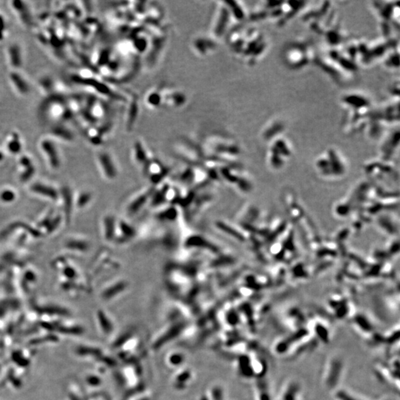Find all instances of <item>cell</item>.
Returning a JSON list of instances; mask_svg holds the SVG:
<instances>
[{
	"label": "cell",
	"instance_id": "6da1fadb",
	"mask_svg": "<svg viewBox=\"0 0 400 400\" xmlns=\"http://www.w3.org/2000/svg\"><path fill=\"white\" fill-rule=\"evenodd\" d=\"M39 145L51 167L53 169H58L61 165V160L55 139L51 137L50 135H46L40 139Z\"/></svg>",
	"mask_w": 400,
	"mask_h": 400
},
{
	"label": "cell",
	"instance_id": "7a4b0ae2",
	"mask_svg": "<svg viewBox=\"0 0 400 400\" xmlns=\"http://www.w3.org/2000/svg\"><path fill=\"white\" fill-rule=\"evenodd\" d=\"M343 361L340 357L334 356L328 361L325 370V383L328 388H333L342 378L343 373Z\"/></svg>",
	"mask_w": 400,
	"mask_h": 400
},
{
	"label": "cell",
	"instance_id": "3957f363",
	"mask_svg": "<svg viewBox=\"0 0 400 400\" xmlns=\"http://www.w3.org/2000/svg\"><path fill=\"white\" fill-rule=\"evenodd\" d=\"M290 49L286 51L287 63L291 65L290 66H295L297 68L305 66L308 64L309 60L308 49L306 46L302 43H297L290 46Z\"/></svg>",
	"mask_w": 400,
	"mask_h": 400
},
{
	"label": "cell",
	"instance_id": "277c9868",
	"mask_svg": "<svg viewBox=\"0 0 400 400\" xmlns=\"http://www.w3.org/2000/svg\"><path fill=\"white\" fill-rule=\"evenodd\" d=\"M8 78H9L11 86L12 87L17 95L20 96V97H26L30 94L31 91H32V86H31V84L27 77H25L24 74L21 71H9Z\"/></svg>",
	"mask_w": 400,
	"mask_h": 400
},
{
	"label": "cell",
	"instance_id": "5b68a950",
	"mask_svg": "<svg viewBox=\"0 0 400 400\" xmlns=\"http://www.w3.org/2000/svg\"><path fill=\"white\" fill-rule=\"evenodd\" d=\"M6 57L10 71H20L24 63V55L21 45L17 42H13L7 46Z\"/></svg>",
	"mask_w": 400,
	"mask_h": 400
},
{
	"label": "cell",
	"instance_id": "8992f818",
	"mask_svg": "<svg viewBox=\"0 0 400 400\" xmlns=\"http://www.w3.org/2000/svg\"><path fill=\"white\" fill-rule=\"evenodd\" d=\"M46 109L43 111L50 119L54 121H63L69 117L71 111L69 107H67L64 102L60 100H52L48 102Z\"/></svg>",
	"mask_w": 400,
	"mask_h": 400
},
{
	"label": "cell",
	"instance_id": "52a82bcc",
	"mask_svg": "<svg viewBox=\"0 0 400 400\" xmlns=\"http://www.w3.org/2000/svg\"><path fill=\"white\" fill-rule=\"evenodd\" d=\"M302 386L299 381L292 379L283 386L279 400H301Z\"/></svg>",
	"mask_w": 400,
	"mask_h": 400
},
{
	"label": "cell",
	"instance_id": "ba28073f",
	"mask_svg": "<svg viewBox=\"0 0 400 400\" xmlns=\"http://www.w3.org/2000/svg\"><path fill=\"white\" fill-rule=\"evenodd\" d=\"M23 140L20 132L11 131L7 133L5 139V147L11 154H18L23 149Z\"/></svg>",
	"mask_w": 400,
	"mask_h": 400
},
{
	"label": "cell",
	"instance_id": "9c48e42d",
	"mask_svg": "<svg viewBox=\"0 0 400 400\" xmlns=\"http://www.w3.org/2000/svg\"><path fill=\"white\" fill-rule=\"evenodd\" d=\"M12 10L16 13L17 17L25 26L32 25V16L29 7L25 5L24 2L15 1L11 3Z\"/></svg>",
	"mask_w": 400,
	"mask_h": 400
},
{
	"label": "cell",
	"instance_id": "30bf717a",
	"mask_svg": "<svg viewBox=\"0 0 400 400\" xmlns=\"http://www.w3.org/2000/svg\"><path fill=\"white\" fill-rule=\"evenodd\" d=\"M49 135H50L51 137L54 138V139H58L60 140L66 141V142L72 141L74 136L72 131L69 128H66L65 125H60V124L53 127Z\"/></svg>",
	"mask_w": 400,
	"mask_h": 400
},
{
	"label": "cell",
	"instance_id": "8fae6325",
	"mask_svg": "<svg viewBox=\"0 0 400 400\" xmlns=\"http://www.w3.org/2000/svg\"><path fill=\"white\" fill-rule=\"evenodd\" d=\"M20 164L24 167L25 170L21 175V179L23 181H27L33 176L35 169H34L32 159L29 156L23 155L20 157Z\"/></svg>",
	"mask_w": 400,
	"mask_h": 400
},
{
	"label": "cell",
	"instance_id": "7c38bea8",
	"mask_svg": "<svg viewBox=\"0 0 400 400\" xmlns=\"http://www.w3.org/2000/svg\"><path fill=\"white\" fill-rule=\"evenodd\" d=\"M32 191L35 192L38 194L43 195V196L51 198L52 199H56L58 197V194H57V192L56 191L55 189L41 183L34 184L32 187Z\"/></svg>",
	"mask_w": 400,
	"mask_h": 400
},
{
	"label": "cell",
	"instance_id": "4fadbf2b",
	"mask_svg": "<svg viewBox=\"0 0 400 400\" xmlns=\"http://www.w3.org/2000/svg\"><path fill=\"white\" fill-rule=\"evenodd\" d=\"M99 160H100L101 167L103 169L105 175L108 177H114L115 171H114V167L112 162H111V157H109L107 153H101L99 156Z\"/></svg>",
	"mask_w": 400,
	"mask_h": 400
},
{
	"label": "cell",
	"instance_id": "5bb4252c",
	"mask_svg": "<svg viewBox=\"0 0 400 400\" xmlns=\"http://www.w3.org/2000/svg\"><path fill=\"white\" fill-rule=\"evenodd\" d=\"M40 85L42 90L46 94L51 92L55 87L54 80L49 77H45L40 82Z\"/></svg>",
	"mask_w": 400,
	"mask_h": 400
},
{
	"label": "cell",
	"instance_id": "9a60e30c",
	"mask_svg": "<svg viewBox=\"0 0 400 400\" xmlns=\"http://www.w3.org/2000/svg\"><path fill=\"white\" fill-rule=\"evenodd\" d=\"M66 246L72 250L85 251L88 249V244L80 240H71L67 243Z\"/></svg>",
	"mask_w": 400,
	"mask_h": 400
},
{
	"label": "cell",
	"instance_id": "2e32d148",
	"mask_svg": "<svg viewBox=\"0 0 400 400\" xmlns=\"http://www.w3.org/2000/svg\"><path fill=\"white\" fill-rule=\"evenodd\" d=\"M6 33H7V23L5 17L0 14V43L4 41Z\"/></svg>",
	"mask_w": 400,
	"mask_h": 400
},
{
	"label": "cell",
	"instance_id": "e0dca14e",
	"mask_svg": "<svg viewBox=\"0 0 400 400\" xmlns=\"http://www.w3.org/2000/svg\"><path fill=\"white\" fill-rule=\"evenodd\" d=\"M0 199L5 203H11L15 199V193L12 190H6L2 192L0 194Z\"/></svg>",
	"mask_w": 400,
	"mask_h": 400
},
{
	"label": "cell",
	"instance_id": "ac0fdd59",
	"mask_svg": "<svg viewBox=\"0 0 400 400\" xmlns=\"http://www.w3.org/2000/svg\"><path fill=\"white\" fill-rule=\"evenodd\" d=\"M64 196L65 201H66L65 205H66V215L67 216H68V215H70V214H71V196L69 190H65Z\"/></svg>",
	"mask_w": 400,
	"mask_h": 400
},
{
	"label": "cell",
	"instance_id": "d6986e66",
	"mask_svg": "<svg viewBox=\"0 0 400 400\" xmlns=\"http://www.w3.org/2000/svg\"><path fill=\"white\" fill-rule=\"evenodd\" d=\"M113 219H111V217H108V218L105 219V225H106V237L107 238H111V236H112L113 234V225H114V223H113Z\"/></svg>",
	"mask_w": 400,
	"mask_h": 400
},
{
	"label": "cell",
	"instance_id": "ffe728a7",
	"mask_svg": "<svg viewBox=\"0 0 400 400\" xmlns=\"http://www.w3.org/2000/svg\"><path fill=\"white\" fill-rule=\"evenodd\" d=\"M90 199H91V195H90L89 193H82L80 197H79L78 202H77L78 206H80V207H83V206H85V205L89 202Z\"/></svg>",
	"mask_w": 400,
	"mask_h": 400
},
{
	"label": "cell",
	"instance_id": "44dd1931",
	"mask_svg": "<svg viewBox=\"0 0 400 400\" xmlns=\"http://www.w3.org/2000/svg\"><path fill=\"white\" fill-rule=\"evenodd\" d=\"M64 274L69 278H73L76 275L75 271L71 268H67L64 271Z\"/></svg>",
	"mask_w": 400,
	"mask_h": 400
},
{
	"label": "cell",
	"instance_id": "7402d4cb",
	"mask_svg": "<svg viewBox=\"0 0 400 400\" xmlns=\"http://www.w3.org/2000/svg\"><path fill=\"white\" fill-rule=\"evenodd\" d=\"M4 159H5L4 152L2 151V150H0V162H3V161L4 160Z\"/></svg>",
	"mask_w": 400,
	"mask_h": 400
}]
</instances>
